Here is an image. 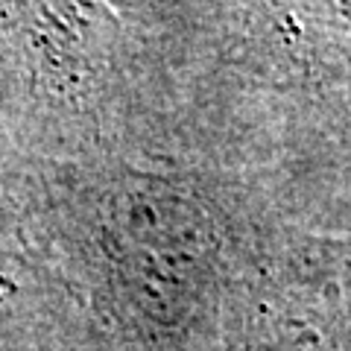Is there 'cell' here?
Segmentation results:
<instances>
[{"instance_id":"obj_1","label":"cell","mask_w":351,"mask_h":351,"mask_svg":"<svg viewBox=\"0 0 351 351\" xmlns=\"http://www.w3.org/2000/svg\"><path fill=\"white\" fill-rule=\"evenodd\" d=\"M246 50L293 82H351V0H255Z\"/></svg>"}]
</instances>
